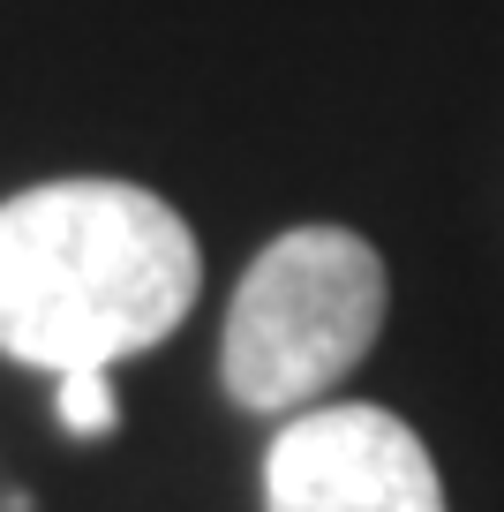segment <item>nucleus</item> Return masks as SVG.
<instances>
[{
	"label": "nucleus",
	"instance_id": "obj_1",
	"mask_svg": "<svg viewBox=\"0 0 504 512\" xmlns=\"http://www.w3.org/2000/svg\"><path fill=\"white\" fill-rule=\"evenodd\" d=\"M204 256L166 196L136 181H38L0 204V354L31 369H113L196 309Z\"/></svg>",
	"mask_w": 504,
	"mask_h": 512
},
{
	"label": "nucleus",
	"instance_id": "obj_2",
	"mask_svg": "<svg viewBox=\"0 0 504 512\" xmlns=\"http://www.w3.org/2000/svg\"><path fill=\"white\" fill-rule=\"evenodd\" d=\"M392 279L354 226H286L226 309L219 377L241 415H301L384 332Z\"/></svg>",
	"mask_w": 504,
	"mask_h": 512
},
{
	"label": "nucleus",
	"instance_id": "obj_3",
	"mask_svg": "<svg viewBox=\"0 0 504 512\" xmlns=\"http://www.w3.org/2000/svg\"><path fill=\"white\" fill-rule=\"evenodd\" d=\"M264 512H444V475L392 407H301L264 452Z\"/></svg>",
	"mask_w": 504,
	"mask_h": 512
},
{
	"label": "nucleus",
	"instance_id": "obj_4",
	"mask_svg": "<svg viewBox=\"0 0 504 512\" xmlns=\"http://www.w3.org/2000/svg\"><path fill=\"white\" fill-rule=\"evenodd\" d=\"M61 422L76 437H106L113 430V384H106V369H68V377H61Z\"/></svg>",
	"mask_w": 504,
	"mask_h": 512
}]
</instances>
